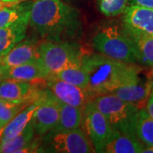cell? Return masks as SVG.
<instances>
[{"label":"cell","mask_w":153,"mask_h":153,"mask_svg":"<svg viewBox=\"0 0 153 153\" xmlns=\"http://www.w3.org/2000/svg\"><path fill=\"white\" fill-rule=\"evenodd\" d=\"M82 67L88 78L87 90L92 98L111 94L117 88L134 83L140 79V68L99 54L84 55Z\"/></svg>","instance_id":"obj_2"},{"label":"cell","mask_w":153,"mask_h":153,"mask_svg":"<svg viewBox=\"0 0 153 153\" xmlns=\"http://www.w3.org/2000/svg\"><path fill=\"white\" fill-rule=\"evenodd\" d=\"M3 127H4V126L3 125V124H2V123L0 122V128H3Z\"/></svg>","instance_id":"obj_33"},{"label":"cell","mask_w":153,"mask_h":153,"mask_svg":"<svg viewBox=\"0 0 153 153\" xmlns=\"http://www.w3.org/2000/svg\"><path fill=\"white\" fill-rule=\"evenodd\" d=\"M28 25L27 22H20L0 28V63L3 57L25 39Z\"/></svg>","instance_id":"obj_15"},{"label":"cell","mask_w":153,"mask_h":153,"mask_svg":"<svg viewBox=\"0 0 153 153\" xmlns=\"http://www.w3.org/2000/svg\"><path fill=\"white\" fill-rule=\"evenodd\" d=\"M38 58V44L33 41H22L3 57L1 63L5 67H13L33 62Z\"/></svg>","instance_id":"obj_13"},{"label":"cell","mask_w":153,"mask_h":153,"mask_svg":"<svg viewBox=\"0 0 153 153\" xmlns=\"http://www.w3.org/2000/svg\"><path fill=\"white\" fill-rule=\"evenodd\" d=\"M37 101L39 104L33 112L31 123L35 134L44 136L58 122L60 114L58 100L49 91H42Z\"/></svg>","instance_id":"obj_8"},{"label":"cell","mask_w":153,"mask_h":153,"mask_svg":"<svg viewBox=\"0 0 153 153\" xmlns=\"http://www.w3.org/2000/svg\"><path fill=\"white\" fill-rule=\"evenodd\" d=\"M38 55L49 76L67 67L81 66L84 55L77 44L68 41H43L38 44Z\"/></svg>","instance_id":"obj_4"},{"label":"cell","mask_w":153,"mask_h":153,"mask_svg":"<svg viewBox=\"0 0 153 153\" xmlns=\"http://www.w3.org/2000/svg\"><path fill=\"white\" fill-rule=\"evenodd\" d=\"M44 136L46 140H49V145L55 152H95L93 145L87 134L79 128Z\"/></svg>","instance_id":"obj_7"},{"label":"cell","mask_w":153,"mask_h":153,"mask_svg":"<svg viewBox=\"0 0 153 153\" xmlns=\"http://www.w3.org/2000/svg\"><path fill=\"white\" fill-rule=\"evenodd\" d=\"M127 34L131 40L138 63L153 67V36Z\"/></svg>","instance_id":"obj_20"},{"label":"cell","mask_w":153,"mask_h":153,"mask_svg":"<svg viewBox=\"0 0 153 153\" xmlns=\"http://www.w3.org/2000/svg\"><path fill=\"white\" fill-rule=\"evenodd\" d=\"M4 127L1 128H0V143L2 141V138H3V134H4Z\"/></svg>","instance_id":"obj_31"},{"label":"cell","mask_w":153,"mask_h":153,"mask_svg":"<svg viewBox=\"0 0 153 153\" xmlns=\"http://www.w3.org/2000/svg\"><path fill=\"white\" fill-rule=\"evenodd\" d=\"M38 101L28 105L24 109H22L18 114L10 120L5 126L4 129L2 140H9L20 134L24 128L27 127L33 117V112L38 105Z\"/></svg>","instance_id":"obj_19"},{"label":"cell","mask_w":153,"mask_h":153,"mask_svg":"<svg viewBox=\"0 0 153 153\" xmlns=\"http://www.w3.org/2000/svg\"><path fill=\"white\" fill-rule=\"evenodd\" d=\"M26 0H0L1 3H3L4 5H10V4H16L19 3L24 2Z\"/></svg>","instance_id":"obj_28"},{"label":"cell","mask_w":153,"mask_h":153,"mask_svg":"<svg viewBox=\"0 0 153 153\" xmlns=\"http://www.w3.org/2000/svg\"><path fill=\"white\" fill-rule=\"evenodd\" d=\"M135 134L141 142L153 146V118L151 117L145 109H140L135 124Z\"/></svg>","instance_id":"obj_22"},{"label":"cell","mask_w":153,"mask_h":153,"mask_svg":"<svg viewBox=\"0 0 153 153\" xmlns=\"http://www.w3.org/2000/svg\"><path fill=\"white\" fill-rule=\"evenodd\" d=\"M144 145L137 137L128 136L117 132L114 137L106 144L105 153H140L142 152Z\"/></svg>","instance_id":"obj_17"},{"label":"cell","mask_w":153,"mask_h":153,"mask_svg":"<svg viewBox=\"0 0 153 153\" xmlns=\"http://www.w3.org/2000/svg\"><path fill=\"white\" fill-rule=\"evenodd\" d=\"M49 76L39 60L13 67H5L4 78H13L20 81L33 82L44 80Z\"/></svg>","instance_id":"obj_14"},{"label":"cell","mask_w":153,"mask_h":153,"mask_svg":"<svg viewBox=\"0 0 153 153\" xmlns=\"http://www.w3.org/2000/svg\"><path fill=\"white\" fill-rule=\"evenodd\" d=\"M32 2L19 3L16 4L4 5L0 8V28L16 23H29L30 8Z\"/></svg>","instance_id":"obj_18"},{"label":"cell","mask_w":153,"mask_h":153,"mask_svg":"<svg viewBox=\"0 0 153 153\" xmlns=\"http://www.w3.org/2000/svg\"><path fill=\"white\" fill-rule=\"evenodd\" d=\"M123 14V30L126 33L153 36V8L128 4Z\"/></svg>","instance_id":"obj_10"},{"label":"cell","mask_w":153,"mask_h":153,"mask_svg":"<svg viewBox=\"0 0 153 153\" xmlns=\"http://www.w3.org/2000/svg\"><path fill=\"white\" fill-rule=\"evenodd\" d=\"M29 24L44 41L70 42L81 31L79 11L62 0L32 2Z\"/></svg>","instance_id":"obj_1"},{"label":"cell","mask_w":153,"mask_h":153,"mask_svg":"<svg viewBox=\"0 0 153 153\" xmlns=\"http://www.w3.org/2000/svg\"><path fill=\"white\" fill-rule=\"evenodd\" d=\"M35 131L30 121L24 130L9 140H2L0 143V153H21L23 149L27 147L34 140Z\"/></svg>","instance_id":"obj_21"},{"label":"cell","mask_w":153,"mask_h":153,"mask_svg":"<svg viewBox=\"0 0 153 153\" xmlns=\"http://www.w3.org/2000/svg\"><path fill=\"white\" fill-rule=\"evenodd\" d=\"M153 88V78L140 79L134 83L123 85L115 89L111 94L139 109H145L147 99Z\"/></svg>","instance_id":"obj_12"},{"label":"cell","mask_w":153,"mask_h":153,"mask_svg":"<svg viewBox=\"0 0 153 153\" xmlns=\"http://www.w3.org/2000/svg\"><path fill=\"white\" fill-rule=\"evenodd\" d=\"M92 102L106 117L113 129L128 136L137 137L135 124L140 109L134 105L111 93L98 95L93 98Z\"/></svg>","instance_id":"obj_3"},{"label":"cell","mask_w":153,"mask_h":153,"mask_svg":"<svg viewBox=\"0 0 153 153\" xmlns=\"http://www.w3.org/2000/svg\"><path fill=\"white\" fill-rule=\"evenodd\" d=\"M128 4H134V5L153 8V0H128Z\"/></svg>","instance_id":"obj_26"},{"label":"cell","mask_w":153,"mask_h":153,"mask_svg":"<svg viewBox=\"0 0 153 153\" xmlns=\"http://www.w3.org/2000/svg\"><path fill=\"white\" fill-rule=\"evenodd\" d=\"M41 92L30 82L13 78L0 79V99L8 101L30 105L37 101Z\"/></svg>","instance_id":"obj_11"},{"label":"cell","mask_w":153,"mask_h":153,"mask_svg":"<svg viewBox=\"0 0 153 153\" xmlns=\"http://www.w3.org/2000/svg\"><path fill=\"white\" fill-rule=\"evenodd\" d=\"M142 152L145 153H153V146H146Z\"/></svg>","instance_id":"obj_30"},{"label":"cell","mask_w":153,"mask_h":153,"mask_svg":"<svg viewBox=\"0 0 153 153\" xmlns=\"http://www.w3.org/2000/svg\"><path fill=\"white\" fill-rule=\"evenodd\" d=\"M92 45L99 53L126 63H138L131 40L125 31L116 26L101 28L94 34Z\"/></svg>","instance_id":"obj_5"},{"label":"cell","mask_w":153,"mask_h":153,"mask_svg":"<svg viewBox=\"0 0 153 153\" xmlns=\"http://www.w3.org/2000/svg\"><path fill=\"white\" fill-rule=\"evenodd\" d=\"M82 128L93 145L95 152H103L105 146L116 133L103 113L91 101L82 109Z\"/></svg>","instance_id":"obj_6"},{"label":"cell","mask_w":153,"mask_h":153,"mask_svg":"<svg viewBox=\"0 0 153 153\" xmlns=\"http://www.w3.org/2000/svg\"><path fill=\"white\" fill-rule=\"evenodd\" d=\"M27 105V104H19L0 99V122L3 125L5 126Z\"/></svg>","instance_id":"obj_25"},{"label":"cell","mask_w":153,"mask_h":153,"mask_svg":"<svg viewBox=\"0 0 153 153\" xmlns=\"http://www.w3.org/2000/svg\"><path fill=\"white\" fill-rule=\"evenodd\" d=\"M52 76L83 88H87L88 83L87 73L82 66L67 67L66 69L55 73Z\"/></svg>","instance_id":"obj_23"},{"label":"cell","mask_w":153,"mask_h":153,"mask_svg":"<svg viewBox=\"0 0 153 153\" xmlns=\"http://www.w3.org/2000/svg\"><path fill=\"white\" fill-rule=\"evenodd\" d=\"M66 1H70V0H66Z\"/></svg>","instance_id":"obj_34"},{"label":"cell","mask_w":153,"mask_h":153,"mask_svg":"<svg viewBox=\"0 0 153 153\" xmlns=\"http://www.w3.org/2000/svg\"><path fill=\"white\" fill-rule=\"evenodd\" d=\"M60 110L59 119L56 125L45 135H51L65 130H71L79 128L82 124V109L64 104L58 100Z\"/></svg>","instance_id":"obj_16"},{"label":"cell","mask_w":153,"mask_h":153,"mask_svg":"<svg viewBox=\"0 0 153 153\" xmlns=\"http://www.w3.org/2000/svg\"><path fill=\"white\" fill-rule=\"evenodd\" d=\"M100 11L108 17L117 16L123 13L128 0H97Z\"/></svg>","instance_id":"obj_24"},{"label":"cell","mask_w":153,"mask_h":153,"mask_svg":"<svg viewBox=\"0 0 153 153\" xmlns=\"http://www.w3.org/2000/svg\"><path fill=\"white\" fill-rule=\"evenodd\" d=\"M4 5V4L3 3H1V2H0V8H1V7H3Z\"/></svg>","instance_id":"obj_32"},{"label":"cell","mask_w":153,"mask_h":153,"mask_svg":"<svg viewBox=\"0 0 153 153\" xmlns=\"http://www.w3.org/2000/svg\"><path fill=\"white\" fill-rule=\"evenodd\" d=\"M145 110L146 111V112L149 114V116L153 118V88L152 89V92H151L147 99Z\"/></svg>","instance_id":"obj_27"},{"label":"cell","mask_w":153,"mask_h":153,"mask_svg":"<svg viewBox=\"0 0 153 153\" xmlns=\"http://www.w3.org/2000/svg\"><path fill=\"white\" fill-rule=\"evenodd\" d=\"M45 81L48 91L64 104L83 109L85 105L93 100L87 88L78 87L52 76L45 78Z\"/></svg>","instance_id":"obj_9"},{"label":"cell","mask_w":153,"mask_h":153,"mask_svg":"<svg viewBox=\"0 0 153 153\" xmlns=\"http://www.w3.org/2000/svg\"><path fill=\"white\" fill-rule=\"evenodd\" d=\"M4 71H5V66H4L2 63H0V79L4 78Z\"/></svg>","instance_id":"obj_29"}]
</instances>
